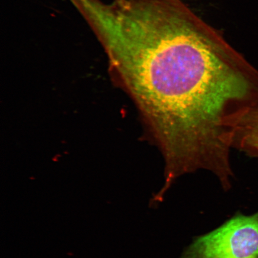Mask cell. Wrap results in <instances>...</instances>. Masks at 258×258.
<instances>
[{
    "label": "cell",
    "mask_w": 258,
    "mask_h": 258,
    "mask_svg": "<svg viewBox=\"0 0 258 258\" xmlns=\"http://www.w3.org/2000/svg\"><path fill=\"white\" fill-rule=\"evenodd\" d=\"M122 5L116 53L148 140L171 160L222 150L258 104V70L182 0Z\"/></svg>",
    "instance_id": "6da1fadb"
},
{
    "label": "cell",
    "mask_w": 258,
    "mask_h": 258,
    "mask_svg": "<svg viewBox=\"0 0 258 258\" xmlns=\"http://www.w3.org/2000/svg\"><path fill=\"white\" fill-rule=\"evenodd\" d=\"M180 258H258V212L249 216L238 212L195 238Z\"/></svg>",
    "instance_id": "7a4b0ae2"
},
{
    "label": "cell",
    "mask_w": 258,
    "mask_h": 258,
    "mask_svg": "<svg viewBox=\"0 0 258 258\" xmlns=\"http://www.w3.org/2000/svg\"><path fill=\"white\" fill-rule=\"evenodd\" d=\"M232 148L258 159V105L246 113L235 125Z\"/></svg>",
    "instance_id": "3957f363"
}]
</instances>
